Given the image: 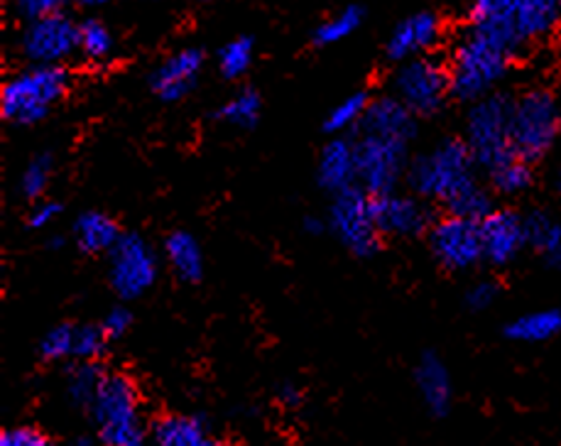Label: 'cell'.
Returning <instances> with one entry per match:
<instances>
[{
    "instance_id": "42",
    "label": "cell",
    "mask_w": 561,
    "mask_h": 446,
    "mask_svg": "<svg viewBox=\"0 0 561 446\" xmlns=\"http://www.w3.org/2000/svg\"><path fill=\"white\" fill-rule=\"evenodd\" d=\"M61 214V206L55 202H37L35 209L30 211V226L45 228Z\"/></svg>"
},
{
    "instance_id": "30",
    "label": "cell",
    "mask_w": 561,
    "mask_h": 446,
    "mask_svg": "<svg viewBox=\"0 0 561 446\" xmlns=\"http://www.w3.org/2000/svg\"><path fill=\"white\" fill-rule=\"evenodd\" d=\"M79 52L91 61H106L113 55V35L99 18H89L79 25Z\"/></svg>"
},
{
    "instance_id": "18",
    "label": "cell",
    "mask_w": 561,
    "mask_h": 446,
    "mask_svg": "<svg viewBox=\"0 0 561 446\" xmlns=\"http://www.w3.org/2000/svg\"><path fill=\"white\" fill-rule=\"evenodd\" d=\"M317 178L324 190L334 194L356 184V142H348L344 138L327 142L319 155Z\"/></svg>"
},
{
    "instance_id": "24",
    "label": "cell",
    "mask_w": 561,
    "mask_h": 446,
    "mask_svg": "<svg viewBox=\"0 0 561 446\" xmlns=\"http://www.w3.org/2000/svg\"><path fill=\"white\" fill-rule=\"evenodd\" d=\"M561 334V309H539V312H529L513 319L505 327V336L513 341H523V344H542Z\"/></svg>"
},
{
    "instance_id": "3",
    "label": "cell",
    "mask_w": 561,
    "mask_h": 446,
    "mask_svg": "<svg viewBox=\"0 0 561 446\" xmlns=\"http://www.w3.org/2000/svg\"><path fill=\"white\" fill-rule=\"evenodd\" d=\"M69 75L61 65H33L10 77L0 96L3 118L15 126H35L45 121L49 111L65 99Z\"/></svg>"
},
{
    "instance_id": "23",
    "label": "cell",
    "mask_w": 561,
    "mask_h": 446,
    "mask_svg": "<svg viewBox=\"0 0 561 446\" xmlns=\"http://www.w3.org/2000/svg\"><path fill=\"white\" fill-rule=\"evenodd\" d=\"M77 243L84 253H108L121 238L118 221L103 211H87L77 219Z\"/></svg>"
},
{
    "instance_id": "43",
    "label": "cell",
    "mask_w": 561,
    "mask_h": 446,
    "mask_svg": "<svg viewBox=\"0 0 561 446\" xmlns=\"http://www.w3.org/2000/svg\"><path fill=\"white\" fill-rule=\"evenodd\" d=\"M279 396H283V400L287 404H297L299 402V390L293 388V386H285L283 390H279Z\"/></svg>"
},
{
    "instance_id": "46",
    "label": "cell",
    "mask_w": 561,
    "mask_h": 446,
    "mask_svg": "<svg viewBox=\"0 0 561 446\" xmlns=\"http://www.w3.org/2000/svg\"><path fill=\"white\" fill-rule=\"evenodd\" d=\"M557 186H559V192H561V170H559V180H557Z\"/></svg>"
},
{
    "instance_id": "44",
    "label": "cell",
    "mask_w": 561,
    "mask_h": 446,
    "mask_svg": "<svg viewBox=\"0 0 561 446\" xmlns=\"http://www.w3.org/2000/svg\"><path fill=\"white\" fill-rule=\"evenodd\" d=\"M75 3L84 5V8H101V5H108L111 0H75Z\"/></svg>"
},
{
    "instance_id": "32",
    "label": "cell",
    "mask_w": 561,
    "mask_h": 446,
    "mask_svg": "<svg viewBox=\"0 0 561 446\" xmlns=\"http://www.w3.org/2000/svg\"><path fill=\"white\" fill-rule=\"evenodd\" d=\"M253 65V39L236 37L218 52V69L226 79H241Z\"/></svg>"
},
{
    "instance_id": "40",
    "label": "cell",
    "mask_w": 561,
    "mask_h": 446,
    "mask_svg": "<svg viewBox=\"0 0 561 446\" xmlns=\"http://www.w3.org/2000/svg\"><path fill=\"white\" fill-rule=\"evenodd\" d=\"M495 297H497V285L483 279V283H476L469 293H466V305L476 309V312H483V309H488L495 302Z\"/></svg>"
},
{
    "instance_id": "9",
    "label": "cell",
    "mask_w": 561,
    "mask_h": 446,
    "mask_svg": "<svg viewBox=\"0 0 561 446\" xmlns=\"http://www.w3.org/2000/svg\"><path fill=\"white\" fill-rule=\"evenodd\" d=\"M410 142L360 133L356 142V180L370 196L390 194L408 170Z\"/></svg>"
},
{
    "instance_id": "5",
    "label": "cell",
    "mask_w": 561,
    "mask_h": 446,
    "mask_svg": "<svg viewBox=\"0 0 561 446\" xmlns=\"http://www.w3.org/2000/svg\"><path fill=\"white\" fill-rule=\"evenodd\" d=\"M513 106L505 93H488L473 101L466 118V145L478 168L491 172L505 160L517 158L513 150Z\"/></svg>"
},
{
    "instance_id": "41",
    "label": "cell",
    "mask_w": 561,
    "mask_h": 446,
    "mask_svg": "<svg viewBox=\"0 0 561 446\" xmlns=\"http://www.w3.org/2000/svg\"><path fill=\"white\" fill-rule=\"evenodd\" d=\"M130 324H133V315L128 312L126 307L111 309V312L106 315V319L101 321V327L106 329V334H108L111 339H121V336L126 334V331L130 329Z\"/></svg>"
},
{
    "instance_id": "1",
    "label": "cell",
    "mask_w": 561,
    "mask_h": 446,
    "mask_svg": "<svg viewBox=\"0 0 561 446\" xmlns=\"http://www.w3.org/2000/svg\"><path fill=\"white\" fill-rule=\"evenodd\" d=\"M513 59L511 52L491 43L469 25L451 52V96L473 103L493 93V89L505 79Z\"/></svg>"
},
{
    "instance_id": "31",
    "label": "cell",
    "mask_w": 561,
    "mask_h": 446,
    "mask_svg": "<svg viewBox=\"0 0 561 446\" xmlns=\"http://www.w3.org/2000/svg\"><path fill=\"white\" fill-rule=\"evenodd\" d=\"M260 108H263V101H260V93L245 89L241 93L224 103V108L218 116H221L226 123H231L236 128H253L257 118H260Z\"/></svg>"
},
{
    "instance_id": "20",
    "label": "cell",
    "mask_w": 561,
    "mask_h": 446,
    "mask_svg": "<svg viewBox=\"0 0 561 446\" xmlns=\"http://www.w3.org/2000/svg\"><path fill=\"white\" fill-rule=\"evenodd\" d=\"M561 18V0H517L515 23L525 45L539 43L554 33Z\"/></svg>"
},
{
    "instance_id": "25",
    "label": "cell",
    "mask_w": 561,
    "mask_h": 446,
    "mask_svg": "<svg viewBox=\"0 0 561 446\" xmlns=\"http://www.w3.org/2000/svg\"><path fill=\"white\" fill-rule=\"evenodd\" d=\"M527 245L545 258L547 265L561 270V221L552 219L549 214L535 211L525 216Z\"/></svg>"
},
{
    "instance_id": "27",
    "label": "cell",
    "mask_w": 561,
    "mask_h": 446,
    "mask_svg": "<svg viewBox=\"0 0 561 446\" xmlns=\"http://www.w3.org/2000/svg\"><path fill=\"white\" fill-rule=\"evenodd\" d=\"M533 162H527L523 158H511L503 164L491 170V184L497 194L503 196H519L525 194L529 186H533Z\"/></svg>"
},
{
    "instance_id": "11",
    "label": "cell",
    "mask_w": 561,
    "mask_h": 446,
    "mask_svg": "<svg viewBox=\"0 0 561 446\" xmlns=\"http://www.w3.org/2000/svg\"><path fill=\"white\" fill-rule=\"evenodd\" d=\"M20 49L33 65H65L79 52V25L61 10L30 20L20 37Z\"/></svg>"
},
{
    "instance_id": "33",
    "label": "cell",
    "mask_w": 561,
    "mask_h": 446,
    "mask_svg": "<svg viewBox=\"0 0 561 446\" xmlns=\"http://www.w3.org/2000/svg\"><path fill=\"white\" fill-rule=\"evenodd\" d=\"M446 209H449V214L481 221L493 211V202H491V194H488L481 184L473 182L469 190H463L449 206H446Z\"/></svg>"
},
{
    "instance_id": "17",
    "label": "cell",
    "mask_w": 561,
    "mask_h": 446,
    "mask_svg": "<svg viewBox=\"0 0 561 446\" xmlns=\"http://www.w3.org/2000/svg\"><path fill=\"white\" fill-rule=\"evenodd\" d=\"M358 128L360 133L380 135V138L412 142L417 135V116L398 96H382L370 101Z\"/></svg>"
},
{
    "instance_id": "28",
    "label": "cell",
    "mask_w": 561,
    "mask_h": 446,
    "mask_svg": "<svg viewBox=\"0 0 561 446\" xmlns=\"http://www.w3.org/2000/svg\"><path fill=\"white\" fill-rule=\"evenodd\" d=\"M363 15L366 13H363L360 5H346L341 13L331 15L314 30V43L319 47L344 43L346 37H351L363 25Z\"/></svg>"
},
{
    "instance_id": "6",
    "label": "cell",
    "mask_w": 561,
    "mask_h": 446,
    "mask_svg": "<svg viewBox=\"0 0 561 446\" xmlns=\"http://www.w3.org/2000/svg\"><path fill=\"white\" fill-rule=\"evenodd\" d=\"M561 130L557 99L545 89L525 91L513 106V150L527 162L542 160Z\"/></svg>"
},
{
    "instance_id": "34",
    "label": "cell",
    "mask_w": 561,
    "mask_h": 446,
    "mask_svg": "<svg viewBox=\"0 0 561 446\" xmlns=\"http://www.w3.org/2000/svg\"><path fill=\"white\" fill-rule=\"evenodd\" d=\"M75 341H77V327L75 324H59L39 344V354L45 361H65L75 358Z\"/></svg>"
},
{
    "instance_id": "38",
    "label": "cell",
    "mask_w": 561,
    "mask_h": 446,
    "mask_svg": "<svg viewBox=\"0 0 561 446\" xmlns=\"http://www.w3.org/2000/svg\"><path fill=\"white\" fill-rule=\"evenodd\" d=\"M65 3L67 0H10V8H13V13L20 20L30 23V20L59 13V10L65 8Z\"/></svg>"
},
{
    "instance_id": "14",
    "label": "cell",
    "mask_w": 561,
    "mask_h": 446,
    "mask_svg": "<svg viewBox=\"0 0 561 446\" xmlns=\"http://www.w3.org/2000/svg\"><path fill=\"white\" fill-rule=\"evenodd\" d=\"M373 211L382 236L412 238L430 228V211L420 199L402 194H380L373 196Z\"/></svg>"
},
{
    "instance_id": "22",
    "label": "cell",
    "mask_w": 561,
    "mask_h": 446,
    "mask_svg": "<svg viewBox=\"0 0 561 446\" xmlns=\"http://www.w3.org/2000/svg\"><path fill=\"white\" fill-rule=\"evenodd\" d=\"M164 258L172 267V273L182 283H199L204 275V253L196 236L190 231H174L164 241Z\"/></svg>"
},
{
    "instance_id": "16",
    "label": "cell",
    "mask_w": 561,
    "mask_h": 446,
    "mask_svg": "<svg viewBox=\"0 0 561 446\" xmlns=\"http://www.w3.org/2000/svg\"><path fill=\"white\" fill-rule=\"evenodd\" d=\"M204 69V52L186 47L174 52L170 59H164L160 69L152 75V91L162 101H182L186 93L196 87Z\"/></svg>"
},
{
    "instance_id": "2",
    "label": "cell",
    "mask_w": 561,
    "mask_h": 446,
    "mask_svg": "<svg viewBox=\"0 0 561 446\" xmlns=\"http://www.w3.org/2000/svg\"><path fill=\"white\" fill-rule=\"evenodd\" d=\"M476 160L466 140H442L434 150L420 155L408 170L412 192L422 199L449 206L456 196L476 182Z\"/></svg>"
},
{
    "instance_id": "13",
    "label": "cell",
    "mask_w": 561,
    "mask_h": 446,
    "mask_svg": "<svg viewBox=\"0 0 561 446\" xmlns=\"http://www.w3.org/2000/svg\"><path fill=\"white\" fill-rule=\"evenodd\" d=\"M483 261L495 267L511 265L527 245L525 219L511 209H493L481 219Z\"/></svg>"
},
{
    "instance_id": "37",
    "label": "cell",
    "mask_w": 561,
    "mask_h": 446,
    "mask_svg": "<svg viewBox=\"0 0 561 446\" xmlns=\"http://www.w3.org/2000/svg\"><path fill=\"white\" fill-rule=\"evenodd\" d=\"M517 0H471V23L515 20Z\"/></svg>"
},
{
    "instance_id": "35",
    "label": "cell",
    "mask_w": 561,
    "mask_h": 446,
    "mask_svg": "<svg viewBox=\"0 0 561 446\" xmlns=\"http://www.w3.org/2000/svg\"><path fill=\"white\" fill-rule=\"evenodd\" d=\"M51 172H55V160H51V155H37V158H33V162H30L23 172V182H20L27 199H39V196L45 194L51 180Z\"/></svg>"
},
{
    "instance_id": "19",
    "label": "cell",
    "mask_w": 561,
    "mask_h": 446,
    "mask_svg": "<svg viewBox=\"0 0 561 446\" xmlns=\"http://www.w3.org/2000/svg\"><path fill=\"white\" fill-rule=\"evenodd\" d=\"M414 382H417V390L427 404V410L436 418H444L451 408V376L446 370L444 361L436 354H424L422 361L414 368Z\"/></svg>"
},
{
    "instance_id": "36",
    "label": "cell",
    "mask_w": 561,
    "mask_h": 446,
    "mask_svg": "<svg viewBox=\"0 0 561 446\" xmlns=\"http://www.w3.org/2000/svg\"><path fill=\"white\" fill-rule=\"evenodd\" d=\"M108 334L101 324H81L77 327V341H75V358L79 361H96L106 354Z\"/></svg>"
},
{
    "instance_id": "29",
    "label": "cell",
    "mask_w": 561,
    "mask_h": 446,
    "mask_svg": "<svg viewBox=\"0 0 561 446\" xmlns=\"http://www.w3.org/2000/svg\"><path fill=\"white\" fill-rule=\"evenodd\" d=\"M370 106V99L368 93H351V96H346L341 103H336L334 108H331V113L327 116V123L324 128L327 133H346V130H353L360 126L363 116H366V111Z\"/></svg>"
},
{
    "instance_id": "26",
    "label": "cell",
    "mask_w": 561,
    "mask_h": 446,
    "mask_svg": "<svg viewBox=\"0 0 561 446\" xmlns=\"http://www.w3.org/2000/svg\"><path fill=\"white\" fill-rule=\"evenodd\" d=\"M106 378V370L96 366V361H81L79 366L69 373L67 378V396L79 408H91L93 398L101 390V382Z\"/></svg>"
},
{
    "instance_id": "10",
    "label": "cell",
    "mask_w": 561,
    "mask_h": 446,
    "mask_svg": "<svg viewBox=\"0 0 561 446\" xmlns=\"http://www.w3.org/2000/svg\"><path fill=\"white\" fill-rule=\"evenodd\" d=\"M108 279L121 299H140L158 279V255L138 233H121L108 251Z\"/></svg>"
},
{
    "instance_id": "15",
    "label": "cell",
    "mask_w": 561,
    "mask_h": 446,
    "mask_svg": "<svg viewBox=\"0 0 561 446\" xmlns=\"http://www.w3.org/2000/svg\"><path fill=\"white\" fill-rule=\"evenodd\" d=\"M439 39H442L439 15L430 13V10H422V13L404 18L402 23L392 30L386 52L392 61H404L434 49L439 45Z\"/></svg>"
},
{
    "instance_id": "12",
    "label": "cell",
    "mask_w": 561,
    "mask_h": 446,
    "mask_svg": "<svg viewBox=\"0 0 561 446\" xmlns=\"http://www.w3.org/2000/svg\"><path fill=\"white\" fill-rule=\"evenodd\" d=\"M430 248L439 265L454 273L478 265L483 261L481 221L446 214L430 228Z\"/></svg>"
},
{
    "instance_id": "4",
    "label": "cell",
    "mask_w": 561,
    "mask_h": 446,
    "mask_svg": "<svg viewBox=\"0 0 561 446\" xmlns=\"http://www.w3.org/2000/svg\"><path fill=\"white\" fill-rule=\"evenodd\" d=\"M91 418L96 422L103 444L138 446L145 439L140 396L135 382L123 373H106L101 390L91 402Z\"/></svg>"
},
{
    "instance_id": "8",
    "label": "cell",
    "mask_w": 561,
    "mask_h": 446,
    "mask_svg": "<svg viewBox=\"0 0 561 446\" xmlns=\"http://www.w3.org/2000/svg\"><path fill=\"white\" fill-rule=\"evenodd\" d=\"M394 96L408 106L414 116H434L442 111L446 96L451 93L449 67L432 57L404 59L392 79Z\"/></svg>"
},
{
    "instance_id": "7",
    "label": "cell",
    "mask_w": 561,
    "mask_h": 446,
    "mask_svg": "<svg viewBox=\"0 0 561 446\" xmlns=\"http://www.w3.org/2000/svg\"><path fill=\"white\" fill-rule=\"evenodd\" d=\"M329 224L353 255L370 258L380 251V228L373 211V196L363 186H346L336 192L329 211Z\"/></svg>"
},
{
    "instance_id": "21",
    "label": "cell",
    "mask_w": 561,
    "mask_h": 446,
    "mask_svg": "<svg viewBox=\"0 0 561 446\" xmlns=\"http://www.w3.org/2000/svg\"><path fill=\"white\" fill-rule=\"evenodd\" d=\"M154 442L162 446H211L214 437L206 422L194 414H168L154 424Z\"/></svg>"
},
{
    "instance_id": "39",
    "label": "cell",
    "mask_w": 561,
    "mask_h": 446,
    "mask_svg": "<svg viewBox=\"0 0 561 446\" xmlns=\"http://www.w3.org/2000/svg\"><path fill=\"white\" fill-rule=\"evenodd\" d=\"M0 444L3 446H43V444H47V437L37 427L20 424V427L5 430L3 434H0Z\"/></svg>"
},
{
    "instance_id": "45",
    "label": "cell",
    "mask_w": 561,
    "mask_h": 446,
    "mask_svg": "<svg viewBox=\"0 0 561 446\" xmlns=\"http://www.w3.org/2000/svg\"><path fill=\"white\" fill-rule=\"evenodd\" d=\"M305 228H307V233H321V221L319 219H307Z\"/></svg>"
}]
</instances>
